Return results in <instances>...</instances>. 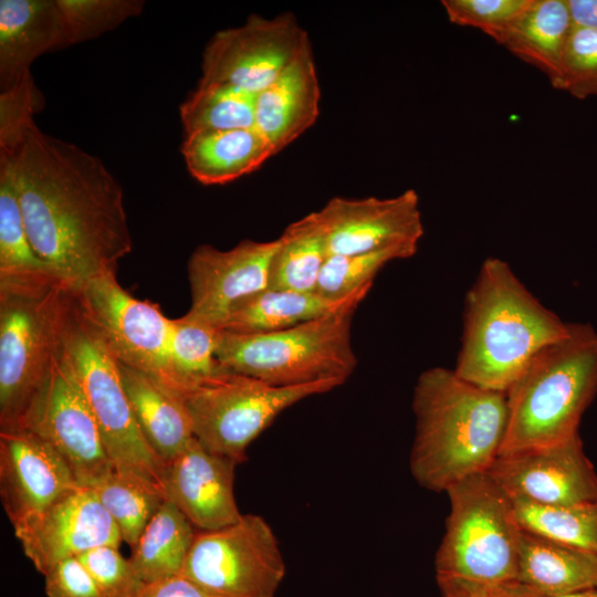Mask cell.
<instances>
[{
	"label": "cell",
	"mask_w": 597,
	"mask_h": 597,
	"mask_svg": "<svg viewBox=\"0 0 597 597\" xmlns=\"http://www.w3.org/2000/svg\"><path fill=\"white\" fill-rule=\"evenodd\" d=\"M13 530L24 555L43 575L65 558L123 541L95 491L80 484Z\"/></svg>",
	"instance_id": "15"
},
{
	"label": "cell",
	"mask_w": 597,
	"mask_h": 597,
	"mask_svg": "<svg viewBox=\"0 0 597 597\" xmlns=\"http://www.w3.org/2000/svg\"><path fill=\"white\" fill-rule=\"evenodd\" d=\"M486 597H541L519 582L486 586Z\"/></svg>",
	"instance_id": "44"
},
{
	"label": "cell",
	"mask_w": 597,
	"mask_h": 597,
	"mask_svg": "<svg viewBox=\"0 0 597 597\" xmlns=\"http://www.w3.org/2000/svg\"><path fill=\"white\" fill-rule=\"evenodd\" d=\"M196 534L184 513L166 499L132 547L129 562L140 580L148 584L181 575Z\"/></svg>",
	"instance_id": "27"
},
{
	"label": "cell",
	"mask_w": 597,
	"mask_h": 597,
	"mask_svg": "<svg viewBox=\"0 0 597 597\" xmlns=\"http://www.w3.org/2000/svg\"><path fill=\"white\" fill-rule=\"evenodd\" d=\"M180 151L190 176L206 186L237 180L275 155L255 127L186 135Z\"/></svg>",
	"instance_id": "23"
},
{
	"label": "cell",
	"mask_w": 597,
	"mask_h": 597,
	"mask_svg": "<svg viewBox=\"0 0 597 597\" xmlns=\"http://www.w3.org/2000/svg\"><path fill=\"white\" fill-rule=\"evenodd\" d=\"M488 473L511 499L544 506L597 501V472L579 434L555 444L499 455Z\"/></svg>",
	"instance_id": "14"
},
{
	"label": "cell",
	"mask_w": 597,
	"mask_h": 597,
	"mask_svg": "<svg viewBox=\"0 0 597 597\" xmlns=\"http://www.w3.org/2000/svg\"><path fill=\"white\" fill-rule=\"evenodd\" d=\"M355 311H341L274 332L221 331L219 370L281 387L323 381L343 385L357 366L352 344Z\"/></svg>",
	"instance_id": "6"
},
{
	"label": "cell",
	"mask_w": 597,
	"mask_h": 597,
	"mask_svg": "<svg viewBox=\"0 0 597 597\" xmlns=\"http://www.w3.org/2000/svg\"><path fill=\"white\" fill-rule=\"evenodd\" d=\"M573 27L567 0H531L498 43L540 70L559 90Z\"/></svg>",
	"instance_id": "25"
},
{
	"label": "cell",
	"mask_w": 597,
	"mask_h": 597,
	"mask_svg": "<svg viewBox=\"0 0 597 597\" xmlns=\"http://www.w3.org/2000/svg\"><path fill=\"white\" fill-rule=\"evenodd\" d=\"M310 41L291 12L266 19L251 14L244 24L220 30L202 53V83L239 87L258 95Z\"/></svg>",
	"instance_id": "13"
},
{
	"label": "cell",
	"mask_w": 597,
	"mask_h": 597,
	"mask_svg": "<svg viewBox=\"0 0 597 597\" xmlns=\"http://www.w3.org/2000/svg\"><path fill=\"white\" fill-rule=\"evenodd\" d=\"M522 530L597 554V501L544 506L511 499Z\"/></svg>",
	"instance_id": "31"
},
{
	"label": "cell",
	"mask_w": 597,
	"mask_h": 597,
	"mask_svg": "<svg viewBox=\"0 0 597 597\" xmlns=\"http://www.w3.org/2000/svg\"><path fill=\"white\" fill-rule=\"evenodd\" d=\"M279 240H243L229 250L200 244L188 261L191 316L221 329L242 302L269 287Z\"/></svg>",
	"instance_id": "17"
},
{
	"label": "cell",
	"mask_w": 597,
	"mask_h": 597,
	"mask_svg": "<svg viewBox=\"0 0 597 597\" xmlns=\"http://www.w3.org/2000/svg\"><path fill=\"white\" fill-rule=\"evenodd\" d=\"M65 48L56 0L0 1V92L31 73L40 55Z\"/></svg>",
	"instance_id": "21"
},
{
	"label": "cell",
	"mask_w": 597,
	"mask_h": 597,
	"mask_svg": "<svg viewBox=\"0 0 597 597\" xmlns=\"http://www.w3.org/2000/svg\"><path fill=\"white\" fill-rule=\"evenodd\" d=\"M410 471L416 482L446 492L457 482L490 470L506 427V394L475 386L453 369L433 367L418 378Z\"/></svg>",
	"instance_id": "2"
},
{
	"label": "cell",
	"mask_w": 597,
	"mask_h": 597,
	"mask_svg": "<svg viewBox=\"0 0 597 597\" xmlns=\"http://www.w3.org/2000/svg\"><path fill=\"white\" fill-rule=\"evenodd\" d=\"M74 289L54 274L0 280V430L15 429L64 352Z\"/></svg>",
	"instance_id": "5"
},
{
	"label": "cell",
	"mask_w": 597,
	"mask_h": 597,
	"mask_svg": "<svg viewBox=\"0 0 597 597\" xmlns=\"http://www.w3.org/2000/svg\"><path fill=\"white\" fill-rule=\"evenodd\" d=\"M570 323L543 305L499 258L483 261L467 293L454 371L481 388L509 390L528 362Z\"/></svg>",
	"instance_id": "3"
},
{
	"label": "cell",
	"mask_w": 597,
	"mask_h": 597,
	"mask_svg": "<svg viewBox=\"0 0 597 597\" xmlns=\"http://www.w3.org/2000/svg\"><path fill=\"white\" fill-rule=\"evenodd\" d=\"M65 348L114 470L165 495L167 468L145 440L118 364L80 313L75 295Z\"/></svg>",
	"instance_id": "8"
},
{
	"label": "cell",
	"mask_w": 597,
	"mask_h": 597,
	"mask_svg": "<svg viewBox=\"0 0 597 597\" xmlns=\"http://www.w3.org/2000/svg\"><path fill=\"white\" fill-rule=\"evenodd\" d=\"M18 428L52 446L80 485L93 488L114 471L66 348L53 363Z\"/></svg>",
	"instance_id": "12"
},
{
	"label": "cell",
	"mask_w": 597,
	"mask_h": 597,
	"mask_svg": "<svg viewBox=\"0 0 597 597\" xmlns=\"http://www.w3.org/2000/svg\"><path fill=\"white\" fill-rule=\"evenodd\" d=\"M42 105L31 73L13 87L0 92V148L12 147L23 138Z\"/></svg>",
	"instance_id": "39"
},
{
	"label": "cell",
	"mask_w": 597,
	"mask_h": 597,
	"mask_svg": "<svg viewBox=\"0 0 597 597\" xmlns=\"http://www.w3.org/2000/svg\"><path fill=\"white\" fill-rule=\"evenodd\" d=\"M132 597H217L202 587L179 575L154 583L143 584Z\"/></svg>",
	"instance_id": "41"
},
{
	"label": "cell",
	"mask_w": 597,
	"mask_h": 597,
	"mask_svg": "<svg viewBox=\"0 0 597 597\" xmlns=\"http://www.w3.org/2000/svg\"><path fill=\"white\" fill-rule=\"evenodd\" d=\"M118 369L139 429L167 468L193 438L184 399L139 370L122 364Z\"/></svg>",
	"instance_id": "22"
},
{
	"label": "cell",
	"mask_w": 597,
	"mask_h": 597,
	"mask_svg": "<svg viewBox=\"0 0 597 597\" xmlns=\"http://www.w3.org/2000/svg\"><path fill=\"white\" fill-rule=\"evenodd\" d=\"M237 462L206 450L193 437L167 465L165 496L198 531H216L240 520L234 496Z\"/></svg>",
	"instance_id": "19"
},
{
	"label": "cell",
	"mask_w": 597,
	"mask_h": 597,
	"mask_svg": "<svg viewBox=\"0 0 597 597\" xmlns=\"http://www.w3.org/2000/svg\"><path fill=\"white\" fill-rule=\"evenodd\" d=\"M531 0H442L451 23L479 29L495 42L507 31Z\"/></svg>",
	"instance_id": "36"
},
{
	"label": "cell",
	"mask_w": 597,
	"mask_h": 597,
	"mask_svg": "<svg viewBox=\"0 0 597 597\" xmlns=\"http://www.w3.org/2000/svg\"><path fill=\"white\" fill-rule=\"evenodd\" d=\"M441 597H486V586L454 577H437Z\"/></svg>",
	"instance_id": "42"
},
{
	"label": "cell",
	"mask_w": 597,
	"mask_h": 597,
	"mask_svg": "<svg viewBox=\"0 0 597 597\" xmlns=\"http://www.w3.org/2000/svg\"><path fill=\"white\" fill-rule=\"evenodd\" d=\"M115 545H101L78 556L105 597H132L144 584Z\"/></svg>",
	"instance_id": "38"
},
{
	"label": "cell",
	"mask_w": 597,
	"mask_h": 597,
	"mask_svg": "<svg viewBox=\"0 0 597 597\" xmlns=\"http://www.w3.org/2000/svg\"><path fill=\"white\" fill-rule=\"evenodd\" d=\"M316 212L324 228L328 255L394 248L416 254L423 235L419 197L413 189L391 198L333 197Z\"/></svg>",
	"instance_id": "16"
},
{
	"label": "cell",
	"mask_w": 597,
	"mask_h": 597,
	"mask_svg": "<svg viewBox=\"0 0 597 597\" xmlns=\"http://www.w3.org/2000/svg\"><path fill=\"white\" fill-rule=\"evenodd\" d=\"M64 45L95 39L143 11L142 0H56Z\"/></svg>",
	"instance_id": "34"
},
{
	"label": "cell",
	"mask_w": 597,
	"mask_h": 597,
	"mask_svg": "<svg viewBox=\"0 0 597 597\" xmlns=\"http://www.w3.org/2000/svg\"><path fill=\"white\" fill-rule=\"evenodd\" d=\"M561 597H597V588L587 589V590H583L579 593L561 596Z\"/></svg>",
	"instance_id": "45"
},
{
	"label": "cell",
	"mask_w": 597,
	"mask_h": 597,
	"mask_svg": "<svg viewBox=\"0 0 597 597\" xmlns=\"http://www.w3.org/2000/svg\"><path fill=\"white\" fill-rule=\"evenodd\" d=\"M116 524L122 540L133 547L166 500L157 490L126 478L115 470L91 488Z\"/></svg>",
	"instance_id": "32"
},
{
	"label": "cell",
	"mask_w": 597,
	"mask_h": 597,
	"mask_svg": "<svg viewBox=\"0 0 597 597\" xmlns=\"http://www.w3.org/2000/svg\"><path fill=\"white\" fill-rule=\"evenodd\" d=\"M597 394V332L570 323L542 348L506 391L507 427L499 455L555 444L578 434Z\"/></svg>",
	"instance_id": "4"
},
{
	"label": "cell",
	"mask_w": 597,
	"mask_h": 597,
	"mask_svg": "<svg viewBox=\"0 0 597 597\" xmlns=\"http://www.w3.org/2000/svg\"><path fill=\"white\" fill-rule=\"evenodd\" d=\"M446 493L450 510L434 557L436 577L488 587L517 582L521 527L511 498L488 472Z\"/></svg>",
	"instance_id": "7"
},
{
	"label": "cell",
	"mask_w": 597,
	"mask_h": 597,
	"mask_svg": "<svg viewBox=\"0 0 597 597\" xmlns=\"http://www.w3.org/2000/svg\"><path fill=\"white\" fill-rule=\"evenodd\" d=\"M574 24L597 30V0H567Z\"/></svg>",
	"instance_id": "43"
},
{
	"label": "cell",
	"mask_w": 597,
	"mask_h": 597,
	"mask_svg": "<svg viewBox=\"0 0 597 597\" xmlns=\"http://www.w3.org/2000/svg\"><path fill=\"white\" fill-rule=\"evenodd\" d=\"M46 274L54 273L30 242L11 163L0 155V280Z\"/></svg>",
	"instance_id": "30"
},
{
	"label": "cell",
	"mask_w": 597,
	"mask_h": 597,
	"mask_svg": "<svg viewBox=\"0 0 597 597\" xmlns=\"http://www.w3.org/2000/svg\"><path fill=\"white\" fill-rule=\"evenodd\" d=\"M77 484L63 458L42 438L24 428L0 430V495L12 526Z\"/></svg>",
	"instance_id": "18"
},
{
	"label": "cell",
	"mask_w": 597,
	"mask_h": 597,
	"mask_svg": "<svg viewBox=\"0 0 597 597\" xmlns=\"http://www.w3.org/2000/svg\"><path fill=\"white\" fill-rule=\"evenodd\" d=\"M320 100V82L308 41L283 72L256 95L255 128L275 155L315 124Z\"/></svg>",
	"instance_id": "20"
},
{
	"label": "cell",
	"mask_w": 597,
	"mask_h": 597,
	"mask_svg": "<svg viewBox=\"0 0 597 597\" xmlns=\"http://www.w3.org/2000/svg\"><path fill=\"white\" fill-rule=\"evenodd\" d=\"M44 577L48 597H105L76 556L61 561Z\"/></svg>",
	"instance_id": "40"
},
{
	"label": "cell",
	"mask_w": 597,
	"mask_h": 597,
	"mask_svg": "<svg viewBox=\"0 0 597 597\" xmlns=\"http://www.w3.org/2000/svg\"><path fill=\"white\" fill-rule=\"evenodd\" d=\"M517 582L541 597L597 588V554L521 528Z\"/></svg>",
	"instance_id": "24"
},
{
	"label": "cell",
	"mask_w": 597,
	"mask_h": 597,
	"mask_svg": "<svg viewBox=\"0 0 597 597\" xmlns=\"http://www.w3.org/2000/svg\"><path fill=\"white\" fill-rule=\"evenodd\" d=\"M371 286H366L341 300L322 296L317 292L266 289L239 304L221 329L255 334L293 327L326 315L356 310Z\"/></svg>",
	"instance_id": "26"
},
{
	"label": "cell",
	"mask_w": 597,
	"mask_h": 597,
	"mask_svg": "<svg viewBox=\"0 0 597 597\" xmlns=\"http://www.w3.org/2000/svg\"><path fill=\"white\" fill-rule=\"evenodd\" d=\"M412 255V252L400 248L365 254L327 255L315 292L332 300L344 298L363 287L373 286L376 275L388 263Z\"/></svg>",
	"instance_id": "35"
},
{
	"label": "cell",
	"mask_w": 597,
	"mask_h": 597,
	"mask_svg": "<svg viewBox=\"0 0 597 597\" xmlns=\"http://www.w3.org/2000/svg\"><path fill=\"white\" fill-rule=\"evenodd\" d=\"M221 331L188 313L170 321V359L186 390L219 370L217 349Z\"/></svg>",
	"instance_id": "33"
},
{
	"label": "cell",
	"mask_w": 597,
	"mask_h": 597,
	"mask_svg": "<svg viewBox=\"0 0 597 597\" xmlns=\"http://www.w3.org/2000/svg\"><path fill=\"white\" fill-rule=\"evenodd\" d=\"M74 295L80 313L118 364L150 376L182 397L186 386L169 354L171 318L157 304L130 295L116 273L88 280Z\"/></svg>",
	"instance_id": "10"
},
{
	"label": "cell",
	"mask_w": 597,
	"mask_h": 597,
	"mask_svg": "<svg viewBox=\"0 0 597 597\" xmlns=\"http://www.w3.org/2000/svg\"><path fill=\"white\" fill-rule=\"evenodd\" d=\"M323 381L281 387L230 371L189 387L182 395L193 437L209 452L233 460L247 459V449L273 420L294 404L337 387Z\"/></svg>",
	"instance_id": "9"
},
{
	"label": "cell",
	"mask_w": 597,
	"mask_h": 597,
	"mask_svg": "<svg viewBox=\"0 0 597 597\" xmlns=\"http://www.w3.org/2000/svg\"><path fill=\"white\" fill-rule=\"evenodd\" d=\"M9 158L30 242L38 256L76 290L116 273L133 239L123 189L104 163L32 122Z\"/></svg>",
	"instance_id": "1"
},
{
	"label": "cell",
	"mask_w": 597,
	"mask_h": 597,
	"mask_svg": "<svg viewBox=\"0 0 597 597\" xmlns=\"http://www.w3.org/2000/svg\"><path fill=\"white\" fill-rule=\"evenodd\" d=\"M559 91L578 100L597 96V30L574 24L565 50Z\"/></svg>",
	"instance_id": "37"
},
{
	"label": "cell",
	"mask_w": 597,
	"mask_h": 597,
	"mask_svg": "<svg viewBox=\"0 0 597 597\" xmlns=\"http://www.w3.org/2000/svg\"><path fill=\"white\" fill-rule=\"evenodd\" d=\"M277 240L270 268L269 289L314 292L328 255L317 212L289 224Z\"/></svg>",
	"instance_id": "28"
},
{
	"label": "cell",
	"mask_w": 597,
	"mask_h": 597,
	"mask_svg": "<svg viewBox=\"0 0 597 597\" xmlns=\"http://www.w3.org/2000/svg\"><path fill=\"white\" fill-rule=\"evenodd\" d=\"M181 575L217 597H275L285 563L269 523L242 514L229 526L197 531Z\"/></svg>",
	"instance_id": "11"
},
{
	"label": "cell",
	"mask_w": 597,
	"mask_h": 597,
	"mask_svg": "<svg viewBox=\"0 0 597 597\" xmlns=\"http://www.w3.org/2000/svg\"><path fill=\"white\" fill-rule=\"evenodd\" d=\"M256 95L239 87L198 82L180 105L186 135L255 127Z\"/></svg>",
	"instance_id": "29"
}]
</instances>
